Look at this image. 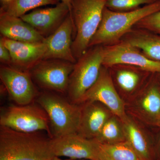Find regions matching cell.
I'll return each mask as SVG.
<instances>
[{
    "mask_svg": "<svg viewBox=\"0 0 160 160\" xmlns=\"http://www.w3.org/2000/svg\"><path fill=\"white\" fill-rule=\"evenodd\" d=\"M36 101L49 118L51 138L77 133L82 106L58 93L47 91L38 95Z\"/></svg>",
    "mask_w": 160,
    "mask_h": 160,
    "instance_id": "4",
    "label": "cell"
},
{
    "mask_svg": "<svg viewBox=\"0 0 160 160\" xmlns=\"http://www.w3.org/2000/svg\"><path fill=\"white\" fill-rule=\"evenodd\" d=\"M98 160H142L126 141L114 144L98 143Z\"/></svg>",
    "mask_w": 160,
    "mask_h": 160,
    "instance_id": "20",
    "label": "cell"
},
{
    "mask_svg": "<svg viewBox=\"0 0 160 160\" xmlns=\"http://www.w3.org/2000/svg\"><path fill=\"white\" fill-rule=\"evenodd\" d=\"M0 79L16 105L31 104L37 98V90L28 70L2 66L0 68Z\"/></svg>",
    "mask_w": 160,
    "mask_h": 160,
    "instance_id": "9",
    "label": "cell"
},
{
    "mask_svg": "<svg viewBox=\"0 0 160 160\" xmlns=\"http://www.w3.org/2000/svg\"><path fill=\"white\" fill-rule=\"evenodd\" d=\"M60 2L58 0H12L1 10L7 14L21 18L32 9L47 5H56Z\"/></svg>",
    "mask_w": 160,
    "mask_h": 160,
    "instance_id": "22",
    "label": "cell"
},
{
    "mask_svg": "<svg viewBox=\"0 0 160 160\" xmlns=\"http://www.w3.org/2000/svg\"><path fill=\"white\" fill-rule=\"evenodd\" d=\"M93 139L103 144H114L125 142L126 137L122 121L114 115L112 116Z\"/></svg>",
    "mask_w": 160,
    "mask_h": 160,
    "instance_id": "21",
    "label": "cell"
},
{
    "mask_svg": "<svg viewBox=\"0 0 160 160\" xmlns=\"http://www.w3.org/2000/svg\"><path fill=\"white\" fill-rule=\"evenodd\" d=\"M0 32L3 37L18 42H43L46 38L21 18L7 14L1 10Z\"/></svg>",
    "mask_w": 160,
    "mask_h": 160,
    "instance_id": "16",
    "label": "cell"
},
{
    "mask_svg": "<svg viewBox=\"0 0 160 160\" xmlns=\"http://www.w3.org/2000/svg\"><path fill=\"white\" fill-rule=\"evenodd\" d=\"M139 32L131 34L125 41L142 51L150 59L160 62V36Z\"/></svg>",
    "mask_w": 160,
    "mask_h": 160,
    "instance_id": "18",
    "label": "cell"
},
{
    "mask_svg": "<svg viewBox=\"0 0 160 160\" xmlns=\"http://www.w3.org/2000/svg\"><path fill=\"white\" fill-rule=\"evenodd\" d=\"M136 26L141 29L160 35V10L144 18Z\"/></svg>",
    "mask_w": 160,
    "mask_h": 160,
    "instance_id": "25",
    "label": "cell"
},
{
    "mask_svg": "<svg viewBox=\"0 0 160 160\" xmlns=\"http://www.w3.org/2000/svg\"><path fill=\"white\" fill-rule=\"evenodd\" d=\"M69 12V7L60 2L54 7L34 9L21 18L45 37L51 35L59 27Z\"/></svg>",
    "mask_w": 160,
    "mask_h": 160,
    "instance_id": "13",
    "label": "cell"
},
{
    "mask_svg": "<svg viewBox=\"0 0 160 160\" xmlns=\"http://www.w3.org/2000/svg\"><path fill=\"white\" fill-rule=\"evenodd\" d=\"M62 160V159L60 158H59L58 157H54V158H53V160Z\"/></svg>",
    "mask_w": 160,
    "mask_h": 160,
    "instance_id": "30",
    "label": "cell"
},
{
    "mask_svg": "<svg viewBox=\"0 0 160 160\" xmlns=\"http://www.w3.org/2000/svg\"><path fill=\"white\" fill-rule=\"evenodd\" d=\"M126 141L142 160H152L151 145L142 129L131 118L122 121Z\"/></svg>",
    "mask_w": 160,
    "mask_h": 160,
    "instance_id": "17",
    "label": "cell"
},
{
    "mask_svg": "<svg viewBox=\"0 0 160 160\" xmlns=\"http://www.w3.org/2000/svg\"><path fill=\"white\" fill-rule=\"evenodd\" d=\"M103 46H93L75 63L67 92L72 103H82L86 92L96 82L103 66Z\"/></svg>",
    "mask_w": 160,
    "mask_h": 160,
    "instance_id": "5",
    "label": "cell"
},
{
    "mask_svg": "<svg viewBox=\"0 0 160 160\" xmlns=\"http://www.w3.org/2000/svg\"><path fill=\"white\" fill-rule=\"evenodd\" d=\"M158 155L160 158V134L159 138L158 146Z\"/></svg>",
    "mask_w": 160,
    "mask_h": 160,
    "instance_id": "29",
    "label": "cell"
},
{
    "mask_svg": "<svg viewBox=\"0 0 160 160\" xmlns=\"http://www.w3.org/2000/svg\"><path fill=\"white\" fill-rule=\"evenodd\" d=\"M1 40L10 52L11 65L23 70H30L36 64L43 60L46 52L45 41L41 43L25 42L3 37Z\"/></svg>",
    "mask_w": 160,
    "mask_h": 160,
    "instance_id": "14",
    "label": "cell"
},
{
    "mask_svg": "<svg viewBox=\"0 0 160 160\" xmlns=\"http://www.w3.org/2000/svg\"><path fill=\"white\" fill-rule=\"evenodd\" d=\"M75 63L58 59L42 60L30 69L32 80L47 91L67 92Z\"/></svg>",
    "mask_w": 160,
    "mask_h": 160,
    "instance_id": "7",
    "label": "cell"
},
{
    "mask_svg": "<svg viewBox=\"0 0 160 160\" xmlns=\"http://www.w3.org/2000/svg\"><path fill=\"white\" fill-rule=\"evenodd\" d=\"M103 54L102 66L104 67L130 65L145 71L160 73V62L147 58L139 49L125 40L103 46Z\"/></svg>",
    "mask_w": 160,
    "mask_h": 160,
    "instance_id": "8",
    "label": "cell"
},
{
    "mask_svg": "<svg viewBox=\"0 0 160 160\" xmlns=\"http://www.w3.org/2000/svg\"><path fill=\"white\" fill-rule=\"evenodd\" d=\"M87 102L101 103L122 121L128 117L124 102L115 88L109 72L105 68H102L97 80L86 92L82 103Z\"/></svg>",
    "mask_w": 160,
    "mask_h": 160,
    "instance_id": "10",
    "label": "cell"
},
{
    "mask_svg": "<svg viewBox=\"0 0 160 160\" xmlns=\"http://www.w3.org/2000/svg\"><path fill=\"white\" fill-rule=\"evenodd\" d=\"M160 10V0L129 11H114L105 7L99 26L89 47L110 46L118 42L141 20Z\"/></svg>",
    "mask_w": 160,
    "mask_h": 160,
    "instance_id": "2",
    "label": "cell"
},
{
    "mask_svg": "<svg viewBox=\"0 0 160 160\" xmlns=\"http://www.w3.org/2000/svg\"><path fill=\"white\" fill-rule=\"evenodd\" d=\"M159 0H108L106 7L112 11L127 12L156 2Z\"/></svg>",
    "mask_w": 160,
    "mask_h": 160,
    "instance_id": "23",
    "label": "cell"
},
{
    "mask_svg": "<svg viewBox=\"0 0 160 160\" xmlns=\"http://www.w3.org/2000/svg\"><path fill=\"white\" fill-rule=\"evenodd\" d=\"M117 81L119 86L126 92L133 91L139 81L138 75L129 70H121L117 74Z\"/></svg>",
    "mask_w": 160,
    "mask_h": 160,
    "instance_id": "24",
    "label": "cell"
},
{
    "mask_svg": "<svg viewBox=\"0 0 160 160\" xmlns=\"http://www.w3.org/2000/svg\"><path fill=\"white\" fill-rule=\"evenodd\" d=\"M0 125L25 133L46 131L51 138L48 115L38 104L12 105L3 110L0 116Z\"/></svg>",
    "mask_w": 160,
    "mask_h": 160,
    "instance_id": "6",
    "label": "cell"
},
{
    "mask_svg": "<svg viewBox=\"0 0 160 160\" xmlns=\"http://www.w3.org/2000/svg\"><path fill=\"white\" fill-rule=\"evenodd\" d=\"M138 107L144 118L155 125L160 117V89L155 86H151L140 98Z\"/></svg>",
    "mask_w": 160,
    "mask_h": 160,
    "instance_id": "19",
    "label": "cell"
},
{
    "mask_svg": "<svg viewBox=\"0 0 160 160\" xmlns=\"http://www.w3.org/2000/svg\"><path fill=\"white\" fill-rule=\"evenodd\" d=\"M74 25L69 12L59 27L46 38V50L43 60L58 59L75 63L72 50V34Z\"/></svg>",
    "mask_w": 160,
    "mask_h": 160,
    "instance_id": "12",
    "label": "cell"
},
{
    "mask_svg": "<svg viewBox=\"0 0 160 160\" xmlns=\"http://www.w3.org/2000/svg\"><path fill=\"white\" fill-rule=\"evenodd\" d=\"M0 60L2 63L6 65L12 64L11 55L9 49L4 45L2 41L0 39Z\"/></svg>",
    "mask_w": 160,
    "mask_h": 160,
    "instance_id": "26",
    "label": "cell"
},
{
    "mask_svg": "<svg viewBox=\"0 0 160 160\" xmlns=\"http://www.w3.org/2000/svg\"><path fill=\"white\" fill-rule=\"evenodd\" d=\"M81 117L77 133L81 136L93 139L112 116V113L108 108L98 102H83Z\"/></svg>",
    "mask_w": 160,
    "mask_h": 160,
    "instance_id": "15",
    "label": "cell"
},
{
    "mask_svg": "<svg viewBox=\"0 0 160 160\" xmlns=\"http://www.w3.org/2000/svg\"><path fill=\"white\" fill-rule=\"evenodd\" d=\"M108 0H72L70 13L76 35L72 50L78 59L89 48V43L99 26Z\"/></svg>",
    "mask_w": 160,
    "mask_h": 160,
    "instance_id": "3",
    "label": "cell"
},
{
    "mask_svg": "<svg viewBox=\"0 0 160 160\" xmlns=\"http://www.w3.org/2000/svg\"><path fill=\"white\" fill-rule=\"evenodd\" d=\"M155 125L160 127V117L158 119V120L157 122H156V123Z\"/></svg>",
    "mask_w": 160,
    "mask_h": 160,
    "instance_id": "31",
    "label": "cell"
},
{
    "mask_svg": "<svg viewBox=\"0 0 160 160\" xmlns=\"http://www.w3.org/2000/svg\"><path fill=\"white\" fill-rule=\"evenodd\" d=\"M50 139L1 126L0 160H52Z\"/></svg>",
    "mask_w": 160,
    "mask_h": 160,
    "instance_id": "1",
    "label": "cell"
},
{
    "mask_svg": "<svg viewBox=\"0 0 160 160\" xmlns=\"http://www.w3.org/2000/svg\"><path fill=\"white\" fill-rule=\"evenodd\" d=\"M52 151L55 157L73 160H98V143L77 133L50 138Z\"/></svg>",
    "mask_w": 160,
    "mask_h": 160,
    "instance_id": "11",
    "label": "cell"
},
{
    "mask_svg": "<svg viewBox=\"0 0 160 160\" xmlns=\"http://www.w3.org/2000/svg\"><path fill=\"white\" fill-rule=\"evenodd\" d=\"M3 4V6H6L9 3L12 2V0H1Z\"/></svg>",
    "mask_w": 160,
    "mask_h": 160,
    "instance_id": "28",
    "label": "cell"
},
{
    "mask_svg": "<svg viewBox=\"0 0 160 160\" xmlns=\"http://www.w3.org/2000/svg\"><path fill=\"white\" fill-rule=\"evenodd\" d=\"M59 2H62L66 4L68 7H69V9H70V6H71V2L72 0H58Z\"/></svg>",
    "mask_w": 160,
    "mask_h": 160,
    "instance_id": "27",
    "label": "cell"
}]
</instances>
